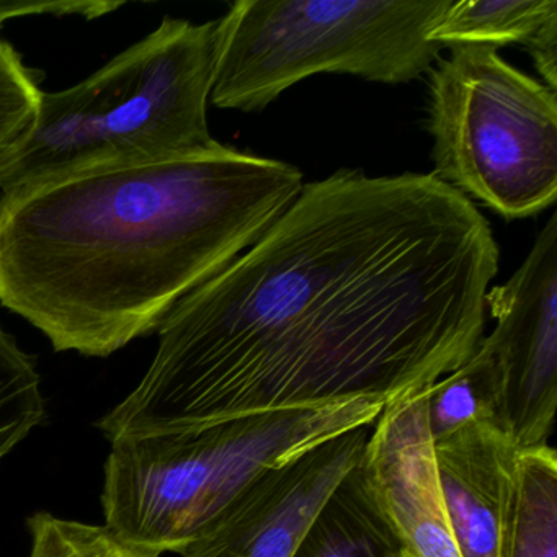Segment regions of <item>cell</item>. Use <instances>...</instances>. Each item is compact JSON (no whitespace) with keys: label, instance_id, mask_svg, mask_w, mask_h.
I'll return each instance as SVG.
<instances>
[{"label":"cell","instance_id":"cell-6","mask_svg":"<svg viewBox=\"0 0 557 557\" xmlns=\"http://www.w3.org/2000/svg\"><path fill=\"white\" fill-rule=\"evenodd\" d=\"M430 73L433 175L505 220L557 198V92L492 47H455Z\"/></svg>","mask_w":557,"mask_h":557},{"label":"cell","instance_id":"cell-13","mask_svg":"<svg viewBox=\"0 0 557 557\" xmlns=\"http://www.w3.org/2000/svg\"><path fill=\"white\" fill-rule=\"evenodd\" d=\"M556 0H461L436 24L430 40L442 48L524 45L550 18Z\"/></svg>","mask_w":557,"mask_h":557},{"label":"cell","instance_id":"cell-4","mask_svg":"<svg viewBox=\"0 0 557 557\" xmlns=\"http://www.w3.org/2000/svg\"><path fill=\"white\" fill-rule=\"evenodd\" d=\"M386 403L354 399L234 417L200 429L112 442L106 527L122 543L181 554L270 469L376 422Z\"/></svg>","mask_w":557,"mask_h":557},{"label":"cell","instance_id":"cell-10","mask_svg":"<svg viewBox=\"0 0 557 557\" xmlns=\"http://www.w3.org/2000/svg\"><path fill=\"white\" fill-rule=\"evenodd\" d=\"M518 453L494 423L433 443L440 491L461 557H500Z\"/></svg>","mask_w":557,"mask_h":557},{"label":"cell","instance_id":"cell-9","mask_svg":"<svg viewBox=\"0 0 557 557\" xmlns=\"http://www.w3.org/2000/svg\"><path fill=\"white\" fill-rule=\"evenodd\" d=\"M425 397L423 387L384 406L361 465L410 556L461 557L440 491Z\"/></svg>","mask_w":557,"mask_h":557},{"label":"cell","instance_id":"cell-12","mask_svg":"<svg viewBox=\"0 0 557 557\" xmlns=\"http://www.w3.org/2000/svg\"><path fill=\"white\" fill-rule=\"evenodd\" d=\"M500 557H557V455L553 446L518 453Z\"/></svg>","mask_w":557,"mask_h":557},{"label":"cell","instance_id":"cell-15","mask_svg":"<svg viewBox=\"0 0 557 557\" xmlns=\"http://www.w3.org/2000/svg\"><path fill=\"white\" fill-rule=\"evenodd\" d=\"M47 417L34 358L0 324V462Z\"/></svg>","mask_w":557,"mask_h":557},{"label":"cell","instance_id":"cell-18","mask_svg":"<svg viewBox=\"0 0 557 557\" xmlns=\"http://www.w3.org/2000/svg\"><path fill=\"white\" fill-rule=\"evenodd\" d=\"M527 48L544 86L557 92V17L547 21L528 41Z\"/></svg>","mask_w":557,"mask_h":557},{"label":"cell","instance_id":"cell-1","mask_svg":"<svg viewBox=\"0 0 557 557\" xmlns=\"http://www.w3.org/2000/svg\"><path fill=\"white\" fill-rule=\"evenodd\" d=\"M497 272L491 224L435 175L342 169L169 312L145 377L97 429L112 443L403 399L478 350Z\"/></svg>","mask_w":557,"mask_h":557},{"label":"cell","instance_id":"cell-5","mask_svg":"<svg viewBox=\"0 0 557 557\" xmlns=\"http://www.w3.org/2000/svg\"><path fill=\"white\" fill-rule=\"evenodd\" d=\"M453 0H237L216 27L210 100L257 112L321 73L407 84L438 61Z\"/></svg>","mask_w":557,"mask_h":557},{"label":"cell","instance_id":"cell-19","mask_svg":"<svg viewBox=\"0 0 557 557\" xmlns=\"http://www.w3.org/2000/svg\"><path fill=\"white\" fill-rule=\"evenodd\" d=\"M403 557H413V556H410V554L407 553V550H404Z\"/></svg>","mask_w":557,"mask_h":557},{"label":"cell","instance_id":"cell-17","mask_svg":"<svg viewBox=\"0 0 557 557\" xmlns=\"http://www.w3.org/2000/svg\"><path fill=\"white\" fill-rule=\"evenodd\" d=\"M30 557H158L122 543L107 527L40 511L28 518Z\"/></svg>","mask_w":557,"mask_h":557},{"label":"cell","instance_id":"cell-2","mask_svg":"<svg viewBox=\"0 0 557 557\" xmlns=\"http://www.w3.org/2000/svg\"><path fill=\"white\" fill-rule=\"evenodd\" d=\"M305 187L226 146L86 169L0 198V305L57 351L106 358L253 246Z\"/></svg>","mask_w":557,"mask_h":557},{"label":"cell","instance_id":"cell-7","mask_svg":"<svg viewBox=\"0 0 557 557\" xmlns=\"http://www.w3.org/2000/svg\"><path fill=\"white\" fill-rule=\"evenodd\" d=\"M495 329L491 357L498 422L520 449L547 445L557 409V214L537 234L520 269L485 295Z\"/></svg>","mask_w":557,"mask_h":557},{"label":"cell","instance_id":"cell-3","mask_svg":"<svg viewBox=\"0 0 557 557\" xmlns=\"http://www.w3.org/2000/svg\"><path fill=\"white\" fill-rule=\"evenodd\" d=\"M216 27L165 17L83 83L44 90L34 129L0 168V191L218 145L208 126Z\"/></svg>","mask_w":557,"mask_h":557},{"label":"cell","instance_id":"cell-14","mask_svg":"<svg viewBox=\"0 0 557 557\" xmlns=\"http://www.w3.org/2000/svg\"><path fill=\"white\" fill-rule=\"evenodd\" d=\"M425 403L433 443L481 423L500 426L497 381L485 348L479 344L468 361L426 387Z\"/></svg>","mask_w":557,"mask_h":557},{"label":"cell","instance_id":"cell-11","mask_svg":"<svg viewBox=\"0 0 557 557\" xmlns=\"http://www.w3.org/2000/svg\"><path fill=\"white\" fill-rule=\"evenodd\" d=\"M404 550L360 461L325 498L292 557H403Z\"/></svg>","mask_w":557,"mask_h":557},{"label":"cell","instance_id":"cell-16","mask_svg":"<svg viewBox=\"0 0 557 557\" xmlns=\"http://www.w3.org/2000/svg\"><path fill=\"white\" fill-rule=\"evenodd\" d=\"M41 92L38 74L0 37V168L34 129Z\"/></svg>","mask_w":557,"mask_h":557},{"label":"cell","instance_id":"cell-8","mask_svg":"<svg viewBox=\"0 0 557 557\" xmlns=\"http://www.w3.org/2000/svg\"><path fill=\"white\" fill-rule=\"evenodd\" d=\"M371 430H348L270 469L182 556L292 557L325 498L363 459Z\"/></svg>","mask_w":557,"mask_h":557}]
</instances>
